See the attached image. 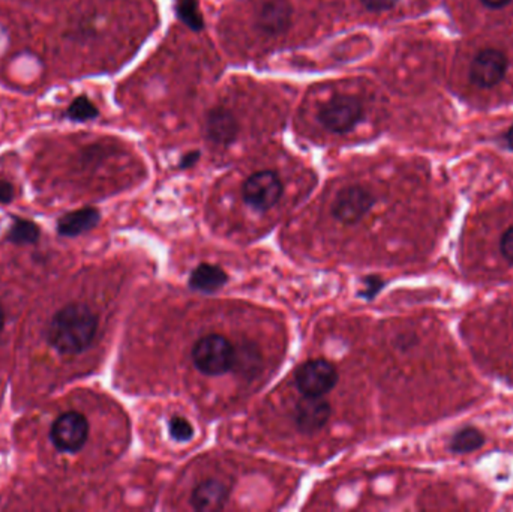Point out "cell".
Wrapping results in <instances>:
<instances>
[{"label":"cell","instance_id":"obj_7","mask_svg":"<svg viewBox=\"0 0 513 512\" xmlns=\"http://www.w3.org/2000/svg\"><path fill=\"white\" fill-rule=\"evenodd\" d=\"M374 205V198L364 186H347L339 191L332 203V214L344 225H355L362 220Z\"/></svg>","mask_w":513,"mask_h":512},{"label":"cell","instance_id":"obj_11","mask_svg":"<svg viewBox=\"0 0 513 512\" xmlns=\"http://www.w3.org/2000/svg\"><path fill=\"white\" fill-rule=\"evenodd\" d=\"M296 422L300 430L311 433L329 421L330 406L321 397H305L296 407Z\"/></svg>","mask_w":513,"mask_h":512},{"label":"cell","instance_id":"obj_16","mask_svg":"<svg viewBox=\"0 0 513 512\" xmlns=\"http://www.w3.org/2000/svg\"><path fill=\"white\" fill-rule=\"evenodd\" d=\"M175 13L185 26L194 32L203 31L205 17L198 0H176Z\"/></svg>","mask_w":513,"mask_h":512},{"label":"cell","instance_id":"obj_1","mask_svg":"<svg viewBox=\"0 0 513 512\" xmlns=\"http://www.w3.org/2000/svg\"><path fill=\"white\" fill-rule=\"evenodd\" d=\"M98 329V319L89 306L71 304L57 311L47 327V340L62 355L85 352Z\"/></svg>","mask_w":513,"mask_h":512},{"label":"cell","instance_id":"obj_23","mask_svg":"<svg viewBox=\"0 0 513 512\" xmlns=\"http://www.w3.org/2000/svg\"><path fill=\"white\" fill-rule=\"evenodd\" d=\"M14 186L8 181L0 179V203L13 202Z\"/></svg>","mask_w":513,"mask_h":512},{"label":"cell","instance_id":"obj_20","mask_svg":"<svg viewBox=\"0 0 513 512\" xmlns=\"http://www.w3.org/2000/svg\"><path fill=\"white\" fill-rule=\"evenodd\" d=\"M170 435L177 442H186L194 436V428L185 417H173L170 419Z\"/></svg>","mask_w":513,"mask_h":512},{"label":"cell","instance_id":"obj_12","mask_svg":"<svg viewBox=\"0 0 513 512\" xmlns=\"http://www.w3.org/2000/svg\"><path fill=\"white\" fill-rule=\"evenodd\" d=\"M228 488L218 479H207L193 491V507L198 511H218L227 502Z\"/></svg>","mask_w":513,"mask_h":512},{"label":"cell","instance_id":"obj_14","mask_svg":"<svg viewBox=\"0 0 513 512\" xmlns=\"http://www.w3.org/2000/svg\"><path fill=\"white\" fill-rule=\"evenodd\" d=\"M227 281V276L221 267L214 265H200L197 269H194L191 276V286L201 292H215L219 287H223Z\"/></svg>","mask_w":513,"mask_h":512},{"label":"cell","instance_id":"obj_21","mask_svg":"<svg viewBox=\"0 0 513 512\" xmlns=\"http://www.w3.org/2000/svg\"><path fill=\"white\" fill-rule=\"evenodd\" d=\"M399 0H360V4L371 13H385L395 8Z\"/></svg>","mask_w":513,"mask_h":512},{"label":"cell","instance_id":"obj_17","mask_svg":"<svg viewBox=\"0 0 513 512\" xmlns=\"http://www.w3.org/2000/svg\"><path fill=\"white\" fill-rule=\"evenodd\" d=\"M485 444V436L482 431L475 427H467L458 431L457 435L450 440V451L457 454H468L478 451Z\"/></svg>","mask_w":513,"mask_h":512},{"label":"cell","instance_id":"obj_3","mask_svg":"<svg viewBox=\"0 0 513 512\" xmlns=\"http://www.w3.org/2000/svg\"><path fill=\"white\" fill-rule=\"evenodd\" d=\"M235 347L226 336L212 334L198 340L194 346L193 361L201 373L221 376L233 368Z\"/></svg>","mask_w":513,"mask_h":512},{"label":"cell","instance_id":"obj_8","mask_svg":"<svg viewBox=\"0 0 513 512\" xmlns=\"http://www.w3.org/2000/svg\"><path fill=\"white\" fill-rule=\"evenodd\" d=\"M293 6L288 0H263L256 5V27L267 36H279L290 31Z\"/></svg>","mask_w":513,"mask_h":512},{"label":"cell","instance_id":"obj_18","mask_svg":"<svg viewBox=\"0 0 513 512\" xmlns=\"http://www.w3.org/2000/svg\"><path fill=\"white\" fill-rule=\"evenodd\" d=\"M98 116V108L86 95L77 96L74 99L68 110H66V117L74 122L94 121Z\"/></svg>","mask_w":513,"mask_h":512},{"label":"cell","instance_id":"obj_19","mask_svg":"<svg viewBox=\"0 0 513 512\" xmlns=\"http://www.w3.org/2000/svg\"><path fill=\"white\" fill-rule=\"evenodd\" d=\"M38 226L27 220H15V225L9 232V239L15 244H34L38 241Z\"/></svg>","mask_w":513,"mask_h":512},{"label":"cell","instance_id":"obj_4","mask_svg":"<svg viewBox=\"0 0 513 512\" xmlns=\"http://www.w3.org/2000/svg\"><path fill=\"white\" fill-rule=\"evenodd\" d=\"M283 190V182L277 173L261 170L245 181L242 196L245 203L256 211H267L279 202Z\"/></svg>","mask_w":513,"mask_h":512},{"label":"cell","instance_id":"obj_26","mask_svg":"<svg viewBox=\"0 0 513 512\" xmlns=\"http://www.w3.org/2000/svg\"><path fill=\"white\" fill-rule=\"evenodd\" d=\"M505 143L506 146L509 147L510 151H513V125L505 134Z\"/></svg>","mask_w":513,"mask_h":512},{"label":"cell","instance_id":"obj_22","mask_svg":"<svg viewBox=\"0 0 513 512\" xmlns=\"http://www.w3.org/2000/svg\"><path fill=\"white\" fill-rule=\"evenodd\" d=\"M500 250L503 257L513 265V226L508 228L500 239Z\"/></svg>","mask_w":513,"mask_h":512},{"label":"cell","instance_id":"obj_5","mask_svg":"<svg viewBox=\"0 0 513 512\" xmlns=\"http://www.w3.org/2000/svg\"><path fill=\"white\" fill-rule=\"evenodd\" d=\"M89 436V422L78 412L60 415L50 431V437L59 451L78 452Z\"/></svg>","mask_w":513,"mask_h":512},{"label":"cell","instance_id":"obj_10","mask_svg":"<svg viewBox=\"0 0 513 512\" xmlns=\"http://www.w3.org/2000/svg\"><path fill=\"white\" fill-rule=\"evenodd\" d=\"M240 125L235 113L224 105H215L206 113V136L218 146H230L237 140Z\"/></svg>","mask_w":513,"mask_h":512},{"label":"cell","instance_id":"obj_2","mask_svg":"<svg viewBox=\"0 0 513 512\" xmlns=\"http://www.w3.org/2000/svg\"><path fill=\"white\" fill-rule=\"evenodd\" d=\"M364 119V104L357 96L341 95L329 99L318 110L317 121L326 131L334 134H347L353 131Z\"/></svg>","mask_w":513,"mask_h":512},{"label":"cell","instance_id":"obj_27","mask_svg":"<svg viewBox=\"0 0 513 512\" xmlns=\"http://www.w3.org/2000/svg\"><path fill=\"white\" fill-rule=\"evenodd\" d=\"M4 323H5L4 310H2V306H0V331L4 329Z\"/></svg>","mask_w":513,"mask_h":512},{"label":"cell","instance_id":"obj_6","mask_svg":"<svg viewBox=\"0 0 513 512\" xmlns=\"http://www.w3.org/2000/svg\"><path fill=\"white\" fill-rule=\"evenodd\" d=\"M338 380L335 366L325 359L309 361L296 373V385L305 397H323L334 389Z\"/></svg>","mask_w":513,"mask_h":512},{"label":"cell","instance_id":"obj_24","mask_svg":"<svg viewBox=\"0 0 513 512\" xmlns=\"http://www.w3.org/2000/svg\"><path fill=\"white\" fill-rule=\"evenodd\" d=\"M200 160V152L191 151L188 154H185L184 158L180 161V168H189L196 166Z\"/></svg>","mask_w":513,"mask_h":512},{"label":"cell","instance_id":"obj_9","mask_svg":"<svg viewBox=\"0 0 513 512\" xmlns=\"http://www.w3.org/2000/svg\"><path fill=\"white\" fill-rule=\"evenodd\" d=\"M508 57L497 48H484L476 55L470 65V80L476 86H496L505 77Z\"/></svg>","mask_w":513,"mask_h":512},{"label":"cell","instance_id":"obj_25","mask_svg":"<svg viewBox=\"0 0 513 512\" xmlns=\"http://www.w3.org/2000/svg\"><path fill=\"white\" fill-rule=\"evenodd\" d=\"M487 8L500 9L509 4L510 0H480Z\"/></svg>","mask_w":513,"mask_h":512},{"label":"cell","instance_id":"obj_13","mask_svg":"<svg viewBox=\"0 0 513 512\" xmlns=\"http://www.w3.org/2000/svg\"><path fill=\"white\" fill-rule=\"evenodd\" d=\"M98 221L99 212L94 207H85L62 216L57 223V232L62 236H78L82 233L89 232L90 228L98 225Z\"/></svg>","mask_w":513,"mask_h":512},{"label":"cell","instance_id":"obj_15","mask_svg":"<svg viewBox=\"0 0 513 512\" xmlns=\"http://www.w3.org/2000/svg\"><path fill=\"white\" fill-rule=\"evenodd\" d=\"M261 366V355L256 349L253 343H244V345L235 347L233 353V368L239 371L242 376L256 375Z\"/></svg>","mask_w":513,"mask_h":512}]
</instances>
